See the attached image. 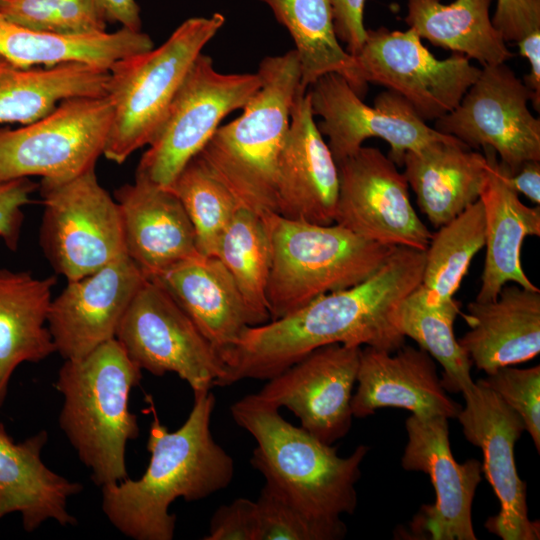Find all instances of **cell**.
I'll list each match as a JSON object with an SVG mask.
<instances>
[{"label":"cell","instance_id":"cell-1","mask_svg":"<svg viewBox=\"0 0 540 540\" xmlns=\"http://www.w3.org/2000/svg\"><path fill=\"white\" fill-rule=\"evenodd\" d=\"M424 264L425 250L397 246L364 281L322 295L281 318L247 326L222 355L225 373L217 386L269 380L334 343L395 352L405 342L398 309L421 284Z\"/></svg>","mask_w":540,"mask_h":540},{"label":"cell","instance_id":"cell-2","mask_svg":"<svg viewBox=\"0 0 540 540\" xmlns=\"http://www.w3.org/2000/svg\"><path fill=\"white\" fill-rule=\"evenodd\" d=\"M149 402V464L138 479L101 487V506L108 521L131 539L171 540L176 527L171 504L178 498L205 499L228 487L234 461L211 433L216 399L210 391L194 395L187 419L175 431L160 422Z\"/></svg>","mask_w":540,"mask_h":540},{"label":"cell","instance_id":"cell-3","mask_svg":"<svg viewBox=\"0 0 540 540\" xmlns=\"http://www.w3.org/2000/svg\"><path fill=\"white\" fill-rule=\"evenodd\" d=\"M141 371L114 338L64 360L54 383L63 396L59 427L100 488L128 478L127 443L139 435L128 400Z\"/></svg>","mask_w":540,"mask_h":540},{"label":"cell","instance_id":"cell-4","mask_svg":"<svg viewBox=\"0 0 540 540\" xmlns=\"http://www.w3.org/2000/svg\"><path fill=\"white\" fill-rule=\"evenodd\" d=\"M230 413L255 439L250 463L266 482L313 516L345 524L341 516L353 514L357 506L356 484L368 446L359 445L341 457L336 447L294 426L254 393L235 401Z\"/></svg>","mask_w":540,"mask_h":540},{"label":"cell","instance_id":"cell-5","mask_svg":"<svg viewBox=\"0 0 540 540\" xmlns=\"http://www.w3.org/2000/svg\"><path fill=\"white\" fill-rule=\"evenodd\" d=\"M257 73L261 86L241 116L219 126L198 156L240 207L263 214L276 212L279 156L302 88L296 51L265 57Z\"/></svg>","mask_w":540,"mask_h":540},{"label":"cell","instance_id":"cell-6","mask_svg":"<svg viewBox=\"0 0 540 540\" xmlns=\"http://www.w3.org/2000/svg\"><path fill=\"white\" fill-rule=\"evenodd\" d=\"M261 215L271 246L266 292L270 320L364 281L395 248L364 239L336 223L290 220L276 212Z\"/></svg>","mask_w":540,"mask_h":540},{"label":"cell","instance_id":"cell-7","mask_svg":"<svg viewBox=\"0 0 540 540\" xmlns=\"http://www.w3.org/2000/svg\"><path fill=\"white\" fill-rule=\"evenodd\" d=\"M225 17H192L159 47L114 62L106 96L112 121L103 156L122 164L147 146L195 59L224 25Z\"/></svg>","mask_w":540,"mask_h":540},{"label":"cell","instance_id":"cell-8","mask_svg":"<svg viewBox=\"0 0 540 540\" xmlns=\"http://www.w3.org/2000/svg\"><path fill=\"white\" fill-rule=\"evenodd\" d=\"M39 243L54 272L67 281L126 255L118 204L95 168L68 179H41Z\"/></svg>","mask_w":540,"mask_h":540},{"label":"cell","instance_id":"cell-9","mask_svg":"<svg viewBox=\"0 0 540 540\" xmlns=\"http://www.w3.org/2000/svg\"><path fill=\"white\" fill-rule=\"evenodd\" d=\"M261 86L258 73L224 74L199 54L143 153L136 177L168 188L229 113L242 109Z\"/></svg>","mask_w":540,"mask_h":540},{"label":"cell","instance_id":"cell-10","mask_svg":"<svg viewBox=\"0 0 540 540\" xmlns=\"http://www.w3.org/2000/svg\"><path fill=\"white\" fill-rule=\"evenodd\" d=\"M109 98L75 97L17 129L0 128V181L68 179L95 168L112 121Z\"/></svg>","mask_w":540,"mask_h":540},{"label":"cell","instance_id":"cell-11","mask_svg":"<svg viewBox=\"0 0 540 540\" xmlns=\"http://www.w3.org/2000/svg\"><path fill=\"white\" fill-rule=\"evenodd\" d=\"M115 339L141 370L159 377L173 372L194 395L210 391L225 373L219 353L170 294L150 278L130 302Z\"/></svg>","mask_w":540,"mask_h":540},{"label":"cell","instance_id":"cell-12","mask_svg":"<svg viewBox=\"0 0 540 540\" xmlns=\"http://www.w3.org/2000/svg\"><path fill=\"white\" fill-rule=\"evenodd\" d=\"M354 57L367 84L397 93L424 121L451 112L481 73L460 53L443 60L435 58L412 29L367 30Z\"/></svg>","mask_w":540,"mask_h":540},{"label":"cell","instance_id":"cell-13","mask_svg":"<svg viewBox=\"0 0 540 540\" xmlns=\"http://www.w3.org/2000/svg\"><path fill=\"white\" fill-rule=\"evenodd\" d=\"M307 92L314 116L322 117L317 127L327 136V145L336 163L357 152L371 137L389 144L388 158L397 166L403 165L409 151L456 138L428 126L413 107L393 91L380 93L373 107L366 105L336 73L320 77Z\"/></svg>","mask_w":540,"mask_h":540},{"label":"cell","instance_id":"cell-14","mask_svg":"<svg viewBox=\"0 0 540 540\" xmlns=\"http://www.w3.org/2000/svg\"><path fill=\"white\" fill-rule=\"evenodd\" d=\"M529 100V90L505 63L487 65L434 129L471 149H493L512 175L524 162L540 161V120L530 112Z\"/></svg>","mask_w":540,"mask_h":540},{"label":"cell","instance_id":"cell-15","mask_svg":"<svg viewBox=\"0 0 540 540\" xmlns=\"http://www.w3.org/2000/svg\"><path fill=\"white\" fill-rule=\"evenodd\" d=\"M337 167L334 223L379 244L427 249L432 233L414 210L404 174L388 156L362 146Z\"/></svg>","mask_w":540,"mask_h":540},{"label":"cell","instance_id":"cell-16","mask_svg":"<svg viewBox=\"0 0 540 540\" xmlns=\"http://www.w3.org/2000/svg\"><path fill=\"white\" fill-rule=\"evenodd\" d=\"M457 419L464 437L483 453L482 472L499 503L485 528L503 540H538L539 521L528 516L527 488L517 473L514 447L525 431L522 418L494 391L478 382L465 387Z\"/></svg>","mask_w":540,"mask_h":540},{"label":"cell","instance_id":"cell-17","mask_svg":"<svg viewBox=\"0 0 540 540\" xmlns=\"http://www.w3.org/2000/svg\"><path fill=\"white\" fill-rule=\"evenodd\" d=\"M448 420L411 415L405 422L407 444L401 458L406 471L429 475L436 499L423 505L411 523L415 536L431 540H476L472 504L482 480L476 459L458 463L451 452Z\"/></svg>","mask_w":540,"mask_h":540},{"label":"cell","instance_id":"cell-18","mask_svg":"<svg viewBox=\"0 0 540 540\" xmlns=\"http://www.w3.org/2000/svg\"><path fill=\"white\" fill-rule=\"evenodd\" d=\"M360 351L361 347L339 343L319 347L254 394L278 409L286 407L303 429L332 445L352 425L351 399Z\"/></svg>","mask_w":540,"mask_h":540},{"label":"cell","instance_id":"cell-19","mask_svg":"<svg viewBox=\"0 0 540 540\" xmlns=\"http://www.w3.org/2000/svg\"><path fill=\"white\" fill-rule=\"evenodd\" d=\"M147 277L124 255L82 278L68 281L52 299L47 327L64 360L84 357L114 339L120 321Z\"/></svg>","mask_w":540,"mask_h":540},{"label":"cell","instance_id":"cell-20","mask_svg":"<svg viewBox=\"0 0 540 540\" xmlns=\"http://www.w3.org/2000/svg\"><path fill=\"white\" fill-rule=\"evenodd\" d=\"M338 192L337 163L314 121L309 94L301 88L279 156L276 213L290 220L333 224Z\"/></svg>","mask_w":540,"mask_h":540},{"label":"cell","instance_id":"cell-21","mask_svg":"<svg viewBox=\"0 0 540 540\" xmlns=\"http://www.w3.org/2000/svg\"><path fill=\"white\" fill-rule=\"evenodd\" d=\"M356 382L351 399L356 418L393 407L418 417L457 419L462 408L447 394L433 358L421 348L403 345L395 352L361 348Z\"/></svg>","mask_w":540,"mask_h":540},{"label":"cell","instance_id":"cell-22","mask_svg":"<svg viewBox=\"0 0 540 540\" xmlns=\"http://www.w3.org/2000/svg\"><path fill=\"white\" fill-rule=\"evenodd\" d=\"M126 255L147 278L199 255L192 223L168 188L136 177L114 192Z\"/></svg>","mask_w":540,"mask_h":540},{"label":"cell","instance_id":"cell-23","mask_svg":"<svg viewBox=\"0 0 540 540\" xmlns=\"http://www.w3.org/2000/svg\"><path fill=\"white\" fill-rule=\"evenodd\" d=\"M464 319L471 329L458 342L486 374L527 362L540 352L539 288L507 283L495 299L470 302Z\"/></svg>","mask_w":540,"mask_h":540},{"label":"cell","instance_id":"cell-24","mask_svg":"<svg viewBox=\"0 0 540 540\" xmlns=\"http://www.w3.org/2000/svg\"><path fill=\"white\" fill-rule=\"evenodd\" d=\"M487 161L480 200L485 214V263L477 301L495 299L507 283L537 289L525 274L521 248L528 236H540V206L529 207L509 184L496 153L483 148Z\"/></svg>","mask_w":540,"mask_h":540},{"label":"cell","instance_id":"cell-25","mask_svg":"<svg viewBox=\"0 0 540 540\" xmlns=\"http://www.w3.org/2000/svg\"><path fill=\"white\" fill-rule=\"evenodd\" d=\"M48 434L41 430L15 442L0 422V520L19 513L23 529L32 532L47 520L61 526L75 525L68 511V499L83 489L54 472L41 459Z\"/></svg>","mask_w":540,"mask_h":540},{"label":"cell","instance_id":"cell-26","mask_svg":"<svg viewBox=\"0 0 540 540\" xmlns=\"http://www.w3.org/2000/svg\"><path fill=\"white\" fill-rule=\"evenodd\" d=\"M150 279L170 294L221 357L250 326L240 292L215 256L196 255Z\"/></svg>","mask_w":540,"mask_h":540},{"label":"cell","instance_id":"cell-27","mask_svg":"<svg viewBox=\"0 0 540 540\" xmlns=\"http://www.w3.org/2000/svg\"><path fill=\"white\" fill-rule=\"evenodd\" d=\"M402 166L420 210L439 228L479 200L487 161L454 138L407 152Z\"/></svg>","mask_w":540,"mask_h":540},{"label":"cell","instance_id":"cell-28","mask_svg":"<svg viewBox=\"0 0 540 540\" xmlns=\"http://www.w3.org/2000/svg\"><path fill=\"white\" fill-rule=\"evenodd\" d=\"M54 276L0 268V408L19 365L37 363L56 352L47 317Z\"/></svg>","mask_w":540,"mask_h":540},{"label":"cell","instance_id":"cell-29","mask_svg":"<svg viewBox=\"0 0 540 540\" xmlns=\"http://www.w3.org/2000/svg\"><path fill=\"white\" fill-rule=\"evenodd\" d=\"M108 70L71 62L23 67L0 56V124L26 125L65 99L106 95Z\"/></svg>","mask_w":540,"mask_h":540},{"label":"cell","instance_id":"cell-30","mask_svg":"<svg viewBox=\"0 0 540 540\" xmlns=\"http://www.w3.org/2000/svg\"><path fill=\"white\" fill-rule=\"evenodd\" d=\"M153 47L148 34L124 27L110 33L63 36L24 28L0 14V56L23 67L77 62L108 70L117 60Z\"/></svg>","mask_w":540,"mask_h":540},{"label":"cell","instance_id":"cell-31","mask_svg":"<svg viewBox=\"0 0 540 540\" xmlns=\"http://www.w3.org/2000/svg\"><path fill=\"white\" fill-rule=\"evenodd\" d=\"M492 0H407L404 21L420 38L477 60L483 67L513 54L489 15Z\"/></svg>","mask_w":540,"mask_h":540},{"label":"cell","instance_id":"cell-32","mask_svg":"<svg viewBox=\"0 0 540 540\" xmlns=\"http://www.w3.org/2000/svg\"><path fill=\"white\" fill-rule=\"evenodd\" d=\"M290 33L300 67L304 90L320 77L336 73L363 98L367 83L361 77L355 57L340 45L335 33L331 0H260Z\"/></svg>","mask_w":540,"mask_h":540},{"label":"cell","instance_id":"cell-33","mask_svg":"<svg viewBox=\"0 0 540 540\" xmlns=\"http://www.w3.org/2000/svg\"><path fill=\"white\" fill-rule=\"evenodd\" d=\"M215 257L233 278L250 326L270 321L266 292L271 246L262 215L240 207L220 237Z\"/></svg>","mask_w":540,"mask_h":540},{"label":"cell","instance_id":"cell-34","mask_svg":"<svg viewBox=\"0 0 540 540\" xmlns=\"http://www.w3.org/2000/svg\"><path fill=\"white\" fill-rule=\"evenodd\" d=\"M459 313L460 302L455 298L432 303L426 299L420 285L402 301L398 309L401 332L441 364V384L452 393L461 392L473 383L470 373L472 362L453 331Z\"/></svg>","mask_w":540,"mask_h":540},{"label":"cell","instance_id":"cell-35","mask_svg":"<svg viewBox=\"0 0 540 540\" xmlns=\"http://www.w3.org/2000/svg\"><path fill=\"white\" fill-rule=\"evenodd\" d=\"M484 245L485 214L479 199L432 233L420 284L426 299L441 303L454 298L474 256Z\"/></svg>","mask_w":540,"mask_h":540},{"label":"cell","instance_id":"cell-36","mask_svg":"<svg viewBox=\"0 0 540 540\" xmlns=\"http://www.w3.org/2000/svg\"><path fill=\"white\" fill-rule=\"evenodd\" d=\"M168 189L178 197L192 223L198 253L215 256L220 237L240 208L234 196L198 155L184 166Z\"/></svg>","mask_w":540,"mask_h":540},{"label":"cell","instance_id":"cell-37","mask_svg":"<svg viewBox=\"0 0 540 540\" xmlns=\"http://www.w3.org/2000/svg\"><path fill=\"white\" fill-rule=\"evenodd\" d=\"M0 14L31 30L63 36L106 32L97 0H0Z\"/></svg>","mask_w":540,"mask_h":540},{"label":"cell","instance_id":"cell-38","mask_svg":"<svg viewBox=\"0 0 540 540\" xmlns=\"http://www.w3.org/2000/svg\"><path fill=\"white\" fill-rule=\"evenodd\" d=\"M255 502L256 540H339L347 533L345 524H332L313 516L272 483L265 482Z\"/></svg>","mask_w":540,"mask_h":540},{"label":"cell","instance_id":"cell-39","mask_svg":"<svg viewBox=\"0 0 540 540\" xmlns=\"http://www.w3.org/2000/svg\"><path fill=\"white\" fill-rule=\"evenodd\" d=\"M477 382L494 391L523 420L537 452L540 451V366H504Z\"/></svg>","mask_w":540,"mask_h":540},{"label":"cell","instance_id":"cell-40","mask_svg":"<svg viewBox=\"0 0 540 540\" xmlns=\"http://www.w3.org/2000/svg\"><path fill=\"white\" fill-rule=\"evenodd\" d=\"M39 186L29 178L0 181V239L16 251L24 221L23 208Z\"/></svg>","mask_w":540,"mask_h":540},{"label":"cell","instance_id":"cell-41","mask_svg":"<svg viewBox=\"0 0 540 540\" xmlns=\"http://www.w3.org/2000/svg\"><path fill=\"white\" fill-rule=\"evenodd\" d=\"M257 506L248 498H237L221 505L210 521L209 533L205 540H256Z\"/></svg>","mask_w":540,"mask_h":540},{"label":"cell","instance_id":"cell-42","mask_svg":"<svg viewBox=\"0 0 540 540\" xmlns=\"http://www.w3.org/2000/svg\"><path fill=\"white\" fill-rule=\"evenodd\" d=\"M491 20L505 42H517L540 29V0H497Z\"/></svg>","mask_w":540,"mask_h":540},{"label":"cell","instance_id":"cell-43","mask_svg":"<svg viewBox=\"0 0 540 540\" xmlns=\"http://www.w3.org/2000/svg\"><path fill=\"white\" fill-rule=\"evenodd\" d=\"M366 0H331L333 23L338 40L355 56L366 39L363 12Z\"/></svg>","mask_w":540,"mask_h":540},{"label":"cell","instance_id":"cell-44","mask_svg":"<svg viewBox=\"0 0 540 540\" xmlns=\"http://www.w3.org/2000/svg\"><path fill=\"white\" fill-rule=\"evenodd\" d=\"M521 56L530 63V73L523 82L530 93L535 110H540V29H535L515 42Z\"/></svg>","mask_w":540,"mask_h":540},{"label":"cell","instance_id":"cell-45","mask_svg":"<svg viewBox=\"0 0 540 540\" xmlns=\"http://www.w3.org/2000/svg\"><path fill=\"white\" fill-rule=\"evenodd\" d=\"M107 22L120 23L122 27L141 31L140 8L136 0H97Z\"/></svg>","mask_w":540,"mask_h":540},{"label":"cell","instance_id":"cell-46","mask_svg":"<svg viewBox=\"0 0 540 540\" xmlns=\"http://www.w3.org/2000/svg\"><path fill=\"white\" fill-rule=\"evenodd\" d=\"M506 173L509 184L518 194L522 193L534 204H540V161H526L514 174L510 175L507 170Z\"/></svg>","mask_w":540,"mask_h":540}]
</instances>
